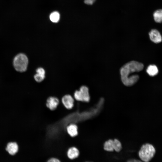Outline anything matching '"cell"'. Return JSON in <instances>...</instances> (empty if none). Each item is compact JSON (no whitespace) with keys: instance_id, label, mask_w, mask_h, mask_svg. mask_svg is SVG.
<instances>
[{"instance_id":"6da1fadb","label":"cell","mask_w":162,"mask_h":162,"mask_svg":"<svg viewBox=\"0 0 162 162\" xmlns=\"http://www.w3.org/2000/svg\"><path fill=\"white\" fill-rule=\"evenodd\" d=\"M143 68L142 63L134 61L129 62L123 65L120 70L121 79L123 84L127 86L135 84L139 79V76L131 74L134 72L141 71Z\"/></svg>"},{"instance_id":"7a4b0ae2","label":"cell","mask_w":162,"mask_h":162,"mask_svg":"<svg viewBox=\"0 0 162 162\" xmlns=\"http://www.w3.org/2000/svg\"><path fill=\"white\" fill-rule=\"evenodd\" d=\"M156 150L154 146L149 143L143 144L138 153L140 158L143 162H149L153 157Z\"/></svg>"},{"instance_id":"3957f363","label":"cell","mask_w":162,"mask_h":162,"mask_svg":"<svg viewBox=\"0 0 162 162\" xmlns=\"http://www.w3.org/2000/svg\"><path fill=\"white\" fill-rule=\"evenodd\" d=\"M28 59L24 54L20 53L17 55L13 60V65L15 70L19 72H24L27 69Z\"/></svg>"},{"instance_id":"277c9868","label":"cell","mask_w":162,"mask_h":162,"mask_svg":"<svg viewBox=\"0 0 162 162\" xmlns=\"http://www.w3.org/2000/svg\"><path fill=\"white\" fill-rule=\"evenodd\" d=\"M104 146V150L108 152L115 151L117 152H119L122 148L121 142L117 139H114V140L110 139L106 141Z\"/></svg>"},{"instance_id":"5b68a950","label":"cell","mask_w":162,"mask_h":162,"mask_svg":"<svg viewBox=\"0 0 162 162\" xmlns=\"http://www.w3.org/2000/svg\"><path fill=\"white\" fill-rule=\"evenodd\" d=\"M74 97L78 101L88 102L90 100V96L88 88L85 86H81L79 90L75 92Z\"/></svg>"},{"instance_id":"8992f818","label":"cell","mask_w":162,"mask_h":162,"mask_svg":"<svg viewBox=\"0 0 162 162\" xmlns=\"http://www.w3.org/2000/svg\"><path fill=\"white\" fill-rule=\"evenodd\" d=\"M149 35L150 40L154 43L158 44L162 41V36L156 29H152L149 32Z\"/></svg>"},{"instance_id":"52a82bcc","label":"cell","mask_w":162,"mask_h":162,"mask_svg":"<svg viewBox=\"0 0 162 162\" xmlns=\"http://www.w3.org/2000/svg\"><path fill=\"white\" fill-rule=\"evenodd\" d=\"M74 99L70 95L64 96L62 99V103L64 106L67 109H71L74 105Z\"/></svg>"},{"instance_id":"ba28073f","label":"cell","mask_w":162,"mask_h":162,"mask_svg":"<svg viewBox=\"0 0 162 162\" xmlns=\"http://www.w3.org/2000/svg\"><path fill=\"white\" fill-rule=\"evenodd\" d=\"M59 103V100L57 98L50 97L47 100L46 106L50 109L53 110L57 108Z\"/></svg>"},{"instance_id":"9c48e42d","label":"cell","mask_w":162,"mask_h":162,"mask_svg":"<svg viewBox=\"0 0 162 162\" xmlns=\"http://www.w3.org/2000/svg\"><path fill=\"white\" fill-rule=\"evenodd\" d=\"M6 150L10 154L14 155L17 152L18 146L15 142H10L7 144Z\"/></svg>"},{"instance_id":"30bf717a","label":"cell","mask_w":162,"mask_h":162,"mask_svg":"<svg viewBox=\"0 0 162 162\" xmlns=\"http://www.w3.org/2000/svg\"><path fill=\"white\" fill-rule=\"evenodd\" d=\"M37 74L34 76V79L37 82H40L42 81L45 78V71L42 68H39L36 70Z\"/></svg>"},{"instance_id":"8fae6325","label":"cell","mask_w":162,"mask_h":162,"mask_svg":"<svg viewBox=\"0 0 162 162\" xmlns=\"http://www.w3.org/2000/svg\"><path fill=\"white\" fill-rule=\"evenodd\" d=\"M79 151L77 148L73 147L70 148L67 152V156L71 159H73L77 158L79 155Z\"/></svg>"},{"instance_id":"7c38bea8","label":"cell","mask_w":162,"mask_h":162,"mask_svg":"<svg viewBox=\"0 0 162 162\" xmlns=\"http://www.w3.org/2000/svg\"><path fill=\"white\" fill-rule=\"evenodd\" d=\"M147 73L151 76H154L158 73L159 70L157 67L154 64L149 65L146 70Z\"/></svg>"},{"instance_id":"4fadbf2b","label":"cell","mask_w":162,"mask_h":162,"mask_svg":"<svg viewBox=\"0 0 162 162\" xmlns=\"http://www.w3.org/2000/svg\"><path fill=\"white\" fill-rule=\"evenodd\" d=\"M67 132L72 137H74L78 134L77 127L74 124H71L67 127Z\"/></svg>"},{"instance_id":"5bb4252c","label":"cell","mask_w":162,"mask_h":162,"mask_svg":"<svg viewBox=\"0 0 162 162\" xmlns=\"http://www.w3.org/2000/svg\"><path fill=\"white\" fill-rule=\"evenodd\" d=\"M154 21L157 23L162 22V9H158L155 10L153 14Z\"/></svg>"},{"instance_id":"9a60e30c","label":"cell","mask_w":162,"mask_h":162,"mask_svg":"<svg viewBox=\"0 0 162 162\" xmlns=\"http://www.w3.org/2000/svg\"><path fill=\"white\" fill-rule=\"evenodd\" d=\"M60 18V15L59 13L57 11H54L51 14L50 16V20L53 22H58Z\"/></svg>"},{"instance_id":"2e32d148","label":"cell","mask_w":162,"mask_h":162,"mask_svg":"<svg viewBox=\"0 0 162 162\" xmlns=\"http://www.w3.org/2000/svg\"><path fill=\"white\" fill-rule=\"evenodd\" d=\"M96 0H84V3L87 4L91 5L93 4Z\"/></svg>"},{"instance_id":"e0dca14e","label":"cell","mask_w":162,"mask_h":162,"mask_svg":"<svg viewBox=\"0 0 162 162\" xmlns=\"http://www.w3.org/2000/svg\"><path fill=\"white\" fill-rule=\"evenodd\" d=\"M47 162H61L58 159L55 158H52L49 159Z\"/></svg>"},{"instance_id":"ac0fdd59","label":"cell","mask_w":162,"mask_h":162,"mask_svg":"<svg viewBox=\"0 0 162 162\" xmlns=\"http://www.w3.org/2000/svg\"><path fill=\"white\" fill-rule=\"evenodd\" d=\"M127 162H143L139 160L136 159H131L128 160Z\"/></svg>"},{"instance_id":"d6986e66","label":"cell","mask_w":162,"mask_h":162,"mask_svg":"<svg viewBox=\"0 0 162 162\" xmlns=\"http://www.w3.org/2000/svg\"></svg>"}]
</instances>
